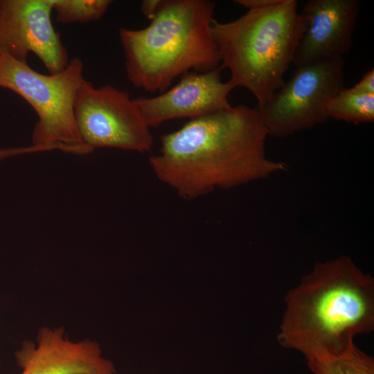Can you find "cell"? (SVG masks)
<instances>
[{"label": "cell", "mask_w": 374, "mask_h": 374, "mask_svg": "<svg viewBox=\"0 0 374 374\" xmlns=\"http://www.w3.org/2000/svg\"><path fill=\"white\" fill-rule=\"evenodd\" d=\"M343 57L297 67L269 102L257 109L268 136L284 138L325 123L329 101L345 89Z\"/></svg>", "instance_id": "6"}, {"label": "cell", "mask_w": 374, "mask_h": 374, "mask_svg": "<svg viewBox=\"0 0 374 374\" xmlns=\"http://www.w3.org/2000/svg\"><path fill=\"white\" fill-rule=\"evenodd\" d=\"M52 10L51 0H0V50L22 62L33 53L50 74L63 71L69 60Z\"/></svg>", "instance_id": "8"}, {"label": "cell", "mask_w": 374, "mask_h": 374, "mask_svg": "<svg viewBox=\"0 0 374 374\" xmlns=\"http://www.w3.org/2000/svg\"><path fill=\"white\" fill-rule=\"evenodd\" d=\"M62 328H44L37 344L25 343L16 353L21 374H115L114 364L101 356L96 343L72 342Z\"/></svg>", "instance_id": "11"}, {"label": "cell", "mask_w": 374, "mask_h": 374, "mask_svg": "<svg viewBox=\"0 0 374 374\" xmlns=\"http://www.w3.org/2000/svg\"><path fill=\"white\" fill-rule=\"evenodd\" d=\"M223 69L220 65L207 72H187L169 90L154 97L134 99V103L150 128L168 121L193 119L229 108L228 96L234 87L222 80Z\"/></svg>", "instance_id": "9"}, {"label": "cell", "mask_w": 374, "mask_h": 374, "mask_svg": "<svg viewBox=\"0 0 374 374\" xmlns=\"http://www.w3.org/2000/svg\"><path fill=\"white\" fill-rule=\"evenodd\" d=\"M352 91L365 94H374V70L373 69L366 73L361 80L353 87Z\"/></svg>", "instance_id": "15"}, {"label": "cell", "mask_w": 374, "mask_h": 374, "mask_svg": "<svg viewBox=\"0 0 374 374\" xmlns=\"http://www.w3.org/2000/svg\"><path fill=\"white\" fill-rule=\"evenodd\" d=\"M57 21L85 23L100 19L112 4L110 0H51Z\"/></svg>", "instance_id": "14"}, {"label": "cell", "mask_w": 374, "mask_h": 374, "mask_svg": "<svg viewBox=\"0 0 374 374\" xmlns=\"http://www.w3.org/2000/svg\"><path fill=\"white\" fill-rule=\"evenodd\" d=\"M360 6L359 0L306 1L300 13L303 33L292 64L297 68L348 53Z\"/></svg>", "instance_id": "10"}, {"label": "cell", "mask_w": 374, "mask_h": 374, "mask_svg": "<svg viewBox=\"0 0 374 374\" xmlns=\"http://www.w3.org/2000/svg\"><path fill=\"white\" fill-rule=\"evenodd\" d=\"M84 65L79 57L62 71L45 75L0 50V87L17 93L37 115L33 145H51L73 154L91 152L80 138L74 114Z\"/></svg>", "instance_id": "5"}, {"label": "cell", "mask_w": 374, "mask_h": 374, "mask_svg": "<svg viewBox=\"0 0 374 374\" xmlns=\"http://www.w3.org/2000/svg\"><path fill=\"white\" fill-rule=\"evenodd\" d=\"M283 0H235L234 2L248 10L262 9L274 6Z\"/></svg>", "instance_id": "17"}, {"label": "cell", "mask_w": 374, "mask_h": 374, "mask_svg": "<svg viewBox=\"0 0 374 374\" xmlns=\"http://www.w3.org/2000/svg\"><path fill=\"white\" fill-rule=\"evenodd\" d=\"M215 6L209 0H162L147 27L121 28L129 81L146 92L161 93L191 69L204 73L218 67L211 30Z\"/></svg>", "instance_id": "3"}, {"label": "cell", "mask_w": 374, "mask_h": 374, "mask_svg": "<svg viewBox=\"0 0 374 374\" xmlns=\"http://www.w3.org/2000/svg\"><path fill=\"white\" fill-rule=\"evenodd\" d=\"M285 304L278 341L306 361L344 354L374 329V280L348 256L317 263Z\"/></svg>", "instance_id": "2"}, {"label": "cell", "mask_w": 374, "mask_h": 374, "mask_svg": "<svg viewBox=\"0 0 374 374\" xmlns=\"http://www.w3.org/2000/svg\"><path fill=\"white\" fill-rule=\"evenodd\" d=\"M74 114L80 140L91 152L112 148L145 153L152 149L150 128L134 99L112 85L96 87L84 78L76 93Z\"/></svg>", "instance_id": "7"}, {"label": "cell", "mask_w": 374, "mask_h": 374, "mask_svg": "<svg viewBox=\"0 0 374 374\" xmlns=\"http://www.w3.org/2000/svg\"><path fill=\"white\" fill-rule=\"evenodd\" d=\"M43 148L39 145H32L27 147L10 148L0 149V160L20 154L42 152Z\"/></svg>", "instance_id": "16"}, {"label": "cell", "mask_w": 374, "mask_h": 374, "mask_svg": "<svg viewBox=\"0 0 374 374\" xmlns=\"http://www.w3.org/2000/svg\"><path fill=\"white\" fill-rule=\"evenodd\" d=\"M314 374H374L373 358L355 345L338 356L307 361Z\"/></svg>", "instance_id": "13"}, {"label": "cell", "mask_w": 374, "mask_h": 374, "mask_svg": "<svg viewBox=\"0 0 374 374\" xmlns=\"http://www.w3.org/2000/svg\"><path fill=\"white\" fill-rule=\"evenodd\" d=\"M162 0H144L141 5L142 14L150 21L157 15Z\"/></svg>", "instance_id": "18"}, {"label": "cell", "mask_w": 374, "mask_h": 374, "mask_svg": "<svg viewBox=\"0 0 374 374\" xmlns=\"http://www.w3.org/2000/svg\"><path fill=\"white\" fill-rule=\"evenodd\" d=\"M267 132L256 108L231 107L190 119L163 134L149 158L156 177L186 200L287 169L266 154Z\"/></svg>", "instance_id": "1"}, {"label": "cell", "mask_w": 374, "mask_h": 374, "mask_svg": "<svg viewBox=\"0 0 374 374\" xmlns=\"http://www.w3.org/2000/svg\"><path fill=\"white\" fill-rule=\"evenodd\" d=\"M296 0L252 9L229 22L213 19L211 30L220 66L230 71L229 82L256 98L261 109L285 83L303 33Z\"/></svg>", "instance_id": "4"}, {"label": "cell", "mask_w": 374, "mask_h": 374, "mask_svg": "<svg viewBox=\"0 0 374 374\" xmlns=\"http://www.w3.org/2000/svg\"><path fill=\"white\" fill-rule=\"evenodd\" d=\"M330 118L348 123H373L374 94L357 93L344 89L328 103Z\"/></svg>", "instance_id": "12"}]
</instances>
